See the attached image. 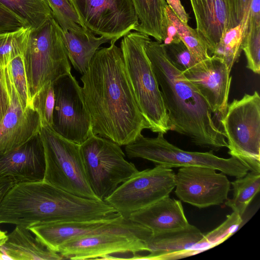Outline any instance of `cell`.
I'll list each match as a JSON object with an SVG mask.
<instances>
[{"instance_id": "6da1fadb", "label": "cell", "mask_w": 260, "mask_h": 260, "mask_svg": "<svg viewBox=\"0 0 260 260\" xmlns=\"http://www.w3.org/2000/svg\"><path fill=\"white\" fill-rule=\"evenodd\" d=\"M110 43L96 51L82 75L81 90L92 134L126 146L151 127L136 101L121 48Z\"/></svg>"}, {"instance_id": "7a4b0ae2", "label": "cell", "mask_w": 260, "mask_h": 260, "mask_svg": "<svg viewBox=\"0 0 260 260\" xmlns=\"http://www.w3.org/2000/svg\"><path fill=\"white\" fill-rule=\"evenodd\" d=\"M145 50L159 86L170 131L185 136L196 145L211 151L227 147L225 135L216 123L208 104L173 63L162 44L149 39Z\"/></svg>"}, {"instance_id": "3957f363", "label": "cell", "mask_w": 260, "mask_h": 260, "mask_svg": "<svg viewBox=\"0 0 260 260\" xmlns=\"http://www.w3.org/2000/svg\"><path fill=\"white\" fill-rule=\"evenodd\" d=\"M101 201L82 198L43 180L15 183L0 204V224L28 228L38 223L101 218Z\"/></svg>"}, {"instance_id": "277c9868", "label": "cell", "mask_w": 260, "mask_h": 260, "mask_svg": "<svg viewBox=\"0 0 260 260\" xmlns=\"http://www.w3.org/2000/svg\"><path fill=\"white\" fill-rule=\"evenodd\" d=\"M149 36L130 32L120 43L126 72L138 106L154 133L170 131L169 118L159 85L146 53Z\"/></svg>"}, {"instance_id": "5b68a950", "label": "cell", "mask_w": 260, "mask_h": 260, "mask_svg": "<svg viewBox=\"0 0 260 260\" xmlns=\"http://www.w3.org/2000/svg\"><path fill=\"white\" fill-rule=\"evenodd\" d=\"M152 232L121 215L96 232L72 239L58 251L65 259H102L108 255H124L125 259L148 251L145 243Z\"/></svg>"}, {"instance_id": "8992f818", "label": "cell", "mask_w": 260, "mask_h": 260, "mask_svg": "<svg viewBox=\"0 0 260 260\" xmlns=\"http://www.w3.org/2000/svg\"><path fill=\"white\" fill-rule=\"evenodd\" d=\"M24 57L32 97L47 83L71 73L62 30L53 15L31 29Z\"/></svg>"}, {"instance_id": "52a82bcc", "label": "cell", "mask_w": 260, "mask_h": 260, "mask_svg": "<svg viewBox=\"0 0 260 260\" xmlns=\"http://www.w3.org/2000/svg\"><path fill=\"white\" fill-rule=\"evenodd\" d=\"M88 183L98 200L104 201L116 188L138 171L128 162L120 146L92 134L80 145Z\"/></svg>"}, {"instance_id": "ba28073f", "label": "cell", "mask_w": 260, "mask_h": 260, "mask_svg": "<svg viewBox=\"0 0 260 260\" xmlns=\"http://www.w3.org/2000/svg\"><path fill=\"white\" fill-rule=\"evenodd\" d=\"M228 140V153L260 172V96L255 91L228 104L220 119Z\"/></svg>"}, {"instance_id": "9c48e42d", "label": "cell", "mask_w": 260, "mask_h": 260, "mask_svg": "<svg viewBox=\"0 0 260 260\" xmlns=\"http://www.w3.org/2000/svg\"><path fill=\"white\" fill-rule=\"evenodd\" d=\"M45 157L43 181L74 195L96 199L87 180L80 145L70 141L50 127L39 136Z\"/></svg>"}, {"instance_id": "30bf717a", "label": "cell", "mask_w": 260, "mask_h": 260, "mask_svg": "<svg viewBox=\"0 0 260 260\" xmlns=\"http://www.w3.org/2000/svg\"><path fill=\"white\" fill-rule=\"evenodd\" d=\"M164 135L158 133L156 137L149 138L142 135L125 146L127 156L129 158L145 159L156 165L170 168L192 166L206 167L236 178L244 176L249 171L246 166L235 157H220L211 150L204 152L185 151L169 142Z\"/></svg>"}, {"instance_id": "8fae6325", "label": "cell", "mask_w": 260, "mask_h": 260, "mask_svg": "<svg viewBox=\"0 0 260 260\" xmlns=\"http://www.w3.org/2000/svg\"><path fill=\"white\" fill-rule=\"evenodd\" d=\"M172 168L156 165L135 173L121 184L105 201L124 218L169 196L175 188Z\"/></svg>"}, {"instance_id": "7c38bea8", "label": "cell", "mask_w": 260, "mask_h": 260, "mask_svg": "<svg viewBox=\"0 0 260 260\" xmlns=\"http://www.w3.org/2000/svg\"><path fill=\"white\" fill-rule=\"evenodd\" d=\"M82 26L116 42L132 30L139 19L132 0H70Z\"/></svg>"}, {"instance_id": "4fadbf2b", "label": "cell", "mask_w": 260, "mask_h": 260, "mask_svg": "<svg viewBox=\"0 0 260 260\" xmlns=\"http://www.w3.org/2000/svg\"><path fill=\"white\" fill-rule=\"evenodd\" d=\"M55 105L52 129L62 137L78 145L92 134L90 117L81 87L71 73L53 82Z\"/></svg>"}, {"instance_id": "5bb4252c", "label": "cell", "mask_w": 260, "mask_h": 260, "mask_svg": "<svg viewBox=\"0 0 260 260\" xmlns=\"http://www.w3.org/2000/svg\"><path fill=\"white\" fill-rule=\"evenodd\" d=\"M3 75L9 106L0 122V155L37 138L42 129L40 117L33 106H24L8 66L3 69Z\"/></svg>"}, {"instance_id": "9a60e30c", "label": "cell", "mask_w": 260, "mask_h": 260, "mask_svg": "<svg viewBox=\"0 0 260 260\" xmlns=\"http://www.w3.org/2000/svg\"><path fill=\"white\" fill-rule=\"evenodd\" d=\"M216 171L202 166L179 168L175 174V194L200 209L223 204L228 199L231 182L226 174Z\"/></svg>"}, {"instance_id": "2e32d148", "label": "cell", "mask_w": 260, "mask_h": 260, "mask_svg": "<svg viewBox=\"0 0 260 260\" xmlns=\"http://www.w3.org/2000/svg\"><path fill=\"white\" fill-rule=\"evenodd\" d=\"M196 28L208 51L213 54L222 36L242 19L244 0H189Z\"/></svg>"}, {"instance_id": "e0dca14e", "label": "cell", "mask_w": 260, "mask_h": 260, "mask_svg": "<svg viewBox=\"0 0 260 260\" xmlns=\"http://www.w3.org/2000/svg\"><path fill=\"white\" fill-rule=\"evenodd\" d=\"M182 72L205 99L212 112L221 118L227 109L232 81L227 66L212 55Z\"/></svg>"}, {"instance_id": "ac0fdd59", "label": "cell", "mask_w": 260, "mask_h": 260, "mask_svg": "<svg viewBox=\"0 0 260 260\" xmlns=\"http://www.w3.org/2000/svg\"><path fill=\"white\" fill-rule=\"evenodd\" d=\"M204 234L196 226H187L173 230L152 234L145 243L149 253L136 254L131 259H176L197 254L196 244Z\"/></svg>"}, {"instance_id": "d6986e66", "label": "cell", "mask_w": 260, "mask_h": 260, "mask_svg": "<svg viewBox=\"0 0 260 260\" xmlns=\"http://www.w3.org/2000/svg\"><path fill=\"white\" fill-rule=\"evenodd\" d=\"M45 163L44 150L38 137L10 152L0 155V176H9L16 183L43 180Z\"/></svg>"}, {"instance_id": "ffe728a7", "label": "cell", "mask_w": 260, "mask_h": 260, "mask_svg": "<svg viewBox=\"0 0 260 260\" xmlns=\"http://www.w3.org/2000/svg\"><path fill=\"white\" fill-rule=\"evenodd\" d=\"M121 215L91 221L38 223L30 225L28 229L47 248L58 253L60 247L66 242L96 232Z\"/></svg>"}, {"instance_id": "44dd1931", "label": "cell", "mask_w": 260, "mask_h": 260, "mask_svg": "<svg viewBox=\"0 0 260 260\" xmlns=\"http://www.w3.org/2000/svg\"><path fill=\"white\" fill-rule=\"evenodd\" d=\"M128 218L149 229L152 234L183 228L189 223L181 201L170 195L134 212Z\"/></svg>"}, {"instance_id": "7402d4cb", "label": "cell", "mask_w": 260, "mask_h": 260, "mask_svg": "<svg viewBox=\"0 0 260 260\" xmlns=\"http://www.w3.org/2000/svg\"><path fill=\"white\" fill-rule=\"evenodd\" d=\"M0 251L14 260H60V253L49 249L36 238L27 228L16 225L7 234Z\"/></svg>"}, {"instance_id": "603a6c76", "label": "cell", "mask_w": 260, "mask_h": 260, "mask_svg": "<svg viewBox=\"0 0 260 260\" xmlns=\"http://www.w3.org/2000/svg\"><path fill=\"white\" fill-rule=\"evenodd\" d=\"M62 32L69 59L74 68L81 75L88 69L100 46L110 42L103 36L95 37L88 29L81 26L77 29Z\"/></svg>"}, {"instance_id": "cb8c5ba5", "label": "cell", "mask_w": 260, "mask_h": 260, "mask_svg": "<svg viewBox=\"0 0 260 260\" xmlns=\"http://www.w3.org/2000/svg\"><path fill=\"white\" fill-rule=\"evenodd\" d=\"M139 19L136 31L161 43L162 30L168 19L165 0H132Z\"/></svg>"}, {"instance_id": "d4e9b609", "label": "cell", "mask_w": 260, "mask_h": 260, "mask_svg": "<svg viewBox=\"0 0 260 260\" xmlns=\"http://www.w3.org/2000/svg\"><path fill=\"white\" fill-rule=\"evenodd\" d=\"M231 182L233 197L224 204L233 211L243 216L247 207L260 189V172L249 171L244 176Z\"/></svg>"}, {"instance_id": "484cf974", "label": "cell", "mask_w": 260, "mask_h": 260, "mask_svg": "<svg viewBox=\"0 0 260 260\" xmlns=\"http://www.w3.org/2000/svg\"><path fill=\"white\" fill-rule=\"evenodd\" d=\"M247 17L245 11L242 20L235 27L226 31L216 46L212 55L222 61L231 71L242 51L244 33L247 26Z\"/></svg>"}, {"instance_id": "4316f807", "label": "cell", "mask_w": 260, "mask_h": 260, "mask_svg": "<svg viewBox=\"0 0 260 260\" xmlns=\"http://www.w3.org/2000/svg\"><path fill=\"white\" fill-rule=\"evenodd\" d=\"M0 2L31 29L38 28L52 15L47 0H0Z\"/></svg>"}, {"instance_id": "83f0119b", "label": "cell", "mask_w": 260, "mask_h": 260, "mask_svg": "<svg viewBox=\"0 0 260 260\" xmlns=\"http://www.w3.org/2000/svg\"><path fill=\"white\" fill-rule=\"evenodd\" d=\"M242 43L246 67L254 73H260V15H248Z\"/></svg>"}, {"instance_id": "f1b7e54d", "label": "cell", "mask_w": 260, "mask_h": 260, "mask_svg": "<svg viewBox=\"0 0 260 260\" xmlns=\"http://www.w3.org/2000/svg\"><path fill=\"white\" fill-rule=\"evenodd\" d=\"M31 29L23 26L0 32V69L6 67L14 58L24 53Z\"/></svg>"}, {"instance_id": "f546056e", "label": "cell", "mask_w": 260, "mask_h": 260, "mask_svg": "<svg viewBox=\"0 0 260 260\" xmlns=\"http://www.w3.org/2000/svg\"><path fill=\"white\" fill-rule=\"evenodd\" d=\"M166 13L175 27L181 41L196 59L200 62L209 58L210 55L206 45L199 37L196 29L181 21L168 5L166 7Z\"/></svg>"}, {"instance_id": "4dcf8cb0", "label": "cell", "mask_w": 260, "mask_h": 260, "mask_svg": "<svg viewBox=\"0 0 260 260\" xmlns=\"http://www.w3.org/2000/svg\"><path fill=\"white\" fill-rule=\"evenodd\" d=\"M242 222V216L233 211L220 225L204 235L194 246V250L198 253L222 243L236 232Z\"/></svg>"}, {"instance_id": "1f68e13d", "label": "cell", "mask_w": 260, "mask_h": 260, "mask_svg": "<svg viewBox=\"0 0 260 260\" xmlns=\"http://www.w3.org/2000/svg\"><path fill=\"white\" fill-rule=\"evenodd\" d=\"M32 105L40 118L42 128L52 127L55 105L53 82H49L32 97Z\"/></svg>"}, {"instance_id": "d6a6232c", "label": "cell", "mask_w": 260, "mask_h": 260, "mask_svg": "<svg viewBox=\"0 0 260 260\" xmlns=\"http://www.w3.org/2000/svg\"><path fill=\"white\" fill-rule=\"evenodd\" d=\"M53 17L62 31L78 29L81 22L70 0H47Z\"/></svg>"}, {"instance_id": "836d02e7", "label": "cell", "mask_w": 260, "mask_h": 260, "mask_svg": "<svg viewBox=\"0 0 260 260\" xmlns=\"http://www.w3.org/2000/svg\"><path fill=\"white\" fill-rule=\"evenodd\" d=\"M8 66L14 84L24 106H32V95L26 72L24 54L14 58Z\"/></svg>"}, {"instance_id": "e575fe53", "label": "cell", "mask_w": 260, "mask_h": 260, "mask_svg": "<svg viewBox=\"0 0 260 260\" xmlns=\"http://www.w3.org/2000/svg\"><path fill=\"white\" fill-rule=\"evenodd\" d=\"M163 46L173 63L182 71L192 67L199 62L181 41Z\"/></svg>"}, {"instance_id": "d590c367", "label": "cell", "mask_w": 260, "mask_h": 260, "mask_svg": "<svg viewBox=\"0 0 260 260\" xmlns=\"http://www.w3.org/2000/svg\"><path fill=\"white\" fill-rule=\"evenodd\" d=\"M23 26L29 27L22 19L0 2V32L15 30Z\"/></svg>"}, {"instance_id": "8d00e7d4", "label": "cell", "mask_w": 260, "mask_h": 260, "mask_svg": "<svg viewBox=\"0 0 260 260\" xmlns=\"http://www.w3.org/2000/svg\"><path fill=\"white\" fill-rule=\"evenodd\" d=\"M181 41L175 27L168 18L162 31L161 43L166 45L177 43Z\"/></svg>"}, {"instance_id": "74e56055", "label": "cell", "mask_w": 260, "mask_h": 260, "mask_svg": "<svg viewBox=\"0 0 260 260\" xmlns=\"http://www.w3.org/2000/svg\"><path fill=\"white\" fill-rule=\"evenodd\" d=\"M167 5L182 22L187 23L190 17L182 5L180 0H165Z\"/></svg>"}, {"instance_id": "f35d334b", "label": "cell", "mask_w": 260, "mask_h": 260, "mask_svg": "<svg viewBox=\"0 0 260 260\" xmlns=\"http://www.w3.org/2000/svg\"><path fill=\"white\" fill-rule=\"evenodd\" d=\"M8 106V99L3 79V69H0V122L6 113Z\"/></svg>"}, {"instance_id": "ab89813d", "label": "cell", "mask_w": 260, "mask_h": 260, "mask_svg": "<svg viewBox=\"0 0 260 260\" xmlns=\"http://www.w3.org/2000/svg\"><path fill=\"white\" fill-rule=\"evenodd\" d=\"M15 183V181L11 177L0 176V204L7 193Z\"/></svg>"}, {"instance_id": "60d3db41", "label": "cell", "mask_w": 260, "mask_h": 260, "mask_svg": "<svg viewBox=\"0 0 260 260\" xmlns=\"http://www.w3.org/2000/svg\"><path fill=\"white\" fill-rule=\"evenodd\" d=\"M7 238V234L6 232L0 230V248L4 245Z\"/></svg>"}]
</instances>
